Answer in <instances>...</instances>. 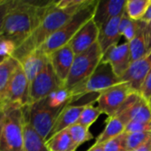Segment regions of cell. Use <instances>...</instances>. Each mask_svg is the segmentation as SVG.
Listing matches in <instances>:
<instances>
[{"instance_id":"cell-1","label":"cell","mask_w":151,"mask_h":151,"mask_svg":"<svg viewBox=\"0 0 151 151\" xmlns=\"http://www.w3.org/2000/svg\"><path fill=\"white\" fill-rule=\"evenodd\" d=\"M50 2L12 0L0 35L19 47L39 26Z\"/></svg>"},{"instance_id":"cell-2","label":"cell","mask_w":151,"mask_h":151,"mask_svg":"<svg viewBox=\"0 0 151 151\" xmlns=\"http://www.w3.org/2000/svg\"><path fill=\"white\" fill-rule=\"evenodd\" d=\"M84 4L61 9L55 5L54 1H51L47 12L39 26L19 47H17L13 58L19 62L28 53L38 49L52 34L63 27Z\"/></svg>"},{"instance_id":"cell-3","label":"cell","mask_w":151,"mask_h":151,"mask_svg":"<svg viewBox=\"0 0 151 151\" xmlns=\"http://www.w3.org/2000/svg\"><path fill=\"white\" fill-rule=\"evenodd\" d=\"M97 0H89L63 27L52 34L38 49L48 57L53 51L68 44L77 32L93 19Z\"/></svg>"},{"instance_id":"cell-4","label":"cell","mask_w":151,"mask_h":151,"mask_svg":"<svg viewBox=\"0 0 151 151\" xmlns=\"http://www.w3.org/2000/svg\"><path fill=\"white\" fill-rule=\"evenodd\" d=\"M23 107H4L0 151H23Z\"/></svg>"},{"instance_id":"cell-5","label":"cell","mask_w":151,"mask_h":151,"mask_svg":"<svg viewBox=\"0 0 151 151\" xmlns=\"http://www.w3.org/2000/svg\"><path fill=\"white\" fill-rule=\"evenodd\" d=\"M122 82L121 78L114 73L111 65L101 61L95 72L88 79L69 89L71 94V104L86 95L93 93L99 94Z\"/></svg>"},{"instance_id":"cell-6","label":"cell","mask_w":151,"mask_h":151,"mask_svg":"<svg viewBox=\"0 0 151 151\" xmlns=\"http://www.w3.org/2000/svg\"><path fill=\"white\" fill-rule=\"evenodd\" d=\"M103 58V51L96 42L87 50L75 56L69 75L63 87L71 89L88 79L97 68Z\"/></svg>"},{"instance_id":"cell-7","label":"cell","mask_w":151,"mask_h":151,"mask_svg":"<svg viewBox=\"0 0 151 151\" xmlns=\"http://www.w3.org/2000/svg\"><path fill=\"white\" fill-rule=\"evenodd\" d=\"M25 109L31 126L46 142L50 136L54 123L63 108H50L47 104L46 98H44L30 105H26Z\"/></svg>"},{"instance_id":"cell-8","label":"cell","mask_w":151,"mask_h":151,"mask_svg":"<svg viewBox=\"0 0 151 151\" xmlns=\"http://www.w3.org/2000/svg\"><path fill=\"white\" fill-rule=\"evenodd\" d=\"M136 93L129 83L122 82L113 87H111L96 96L97 108L103 114L107 115V118H111L120 110L128 98Z\"/></svg>"},{"instance_id":"cell-9","label":"cell","mask_w":151,"mask_h":151,"mask_svg":"<svg viewBox=\"0 0 151 151\" xmlns=\"http://www.w3.org/2000/svg\"><path fill=\"white\" fill-rule=\"evenodd\" d=\"M28 89L29 84L19 63L11 77L0 104L3 107L10 105H19L23 107L27 105Z\"/></svg>"},{"instance_id":"cell-10","label":"cell","mask_w":151,"mask_h":151,"mask_svg":"<svg viewBox=\"0 0 151 151\" xmlns=\"http://www.w3.org/2000/svg\"><path fill=\"white\" fill-rule=\"evenodd\" d=\"M61 87L63 85L56 76L49 62L44 69L29 84L27 105L48 97L52 92Z\"/></svg>"},{"instance_id":"cell-11","label":"cell","mask_w":151,"mask_h":151,"mask_svg":"<svg viewBox=\"0 0 151 151\" xmlns=\"http://www.w3.org/2000/svg\"><path fill=\"white\" fill-rule=\"evenodd\" d=\"M115 116H119L127 125L129 122L150 121V104L139 93H134L128 98Z\"/></svg>"},{"instance_id":"cell-12","label":"cell","mask_w":151,"mask_h":151,"mask_svg":"<svg viewBox=\"0 0 151 151\" xmlns=\"http://www.w3.org/2000/svg\"><path fill=\"white\" fill-rule=\"evenodd\" d=\"M101 61L109 64L114 73L121 78L132 64L128 42L113 45L109 48L104 52Z\"/></svg>"},{"instance_id":"cell-13","label":"cell","mask_w":151,"mask_h":151,"mask_svg":"<svg viewBox=\"0 0 151 151\" xmlns=\"http://www.w3.org/2000/svg\"><path fill=\"white\" fill-rule=\"evenodd\" d=\"M74 58L75 54L69 44L59 48L49 55V62L63 86L69 75Z\"/></svg>"},{"instance_id":"cell-14","label":"cell","mask_w":151,"mask_h":151,"mask_svg":"<svg viewBox=\"0 0 151 151\" xmlns=\"http://www.w3.org/2000/svg\"><path fill=\"white\" fill-rule=\"evenodd\" d=\"M150 70L151 51L142 58L133 62L127 71L121 76V80L123 82L129 83L132 88L139 93Z\"/></svg>"},{"instance_id":"cell-15","label":"cell","mask_w":151,"mask_h":151,"mask_svg":"<svg viewBox=\"0 0 151 151\" xmlns=\"http://www.w3.org/2000/svg\"><path fill=\"white\" fill-rule=\"evenodd\" d=\"M99 27L95 21L90 19L73 36L68 43L73 50L75 56L87 50L98 40Z\"/></svg>"},{"instance_id":"cell-16","label":"cell","mask_w":151,"mask_h":151,"mask_svg":"<svg viewBox=\"0 0 151 151\" xmlns=\"http://www.w3.org/2000/svg\"><path fill=\"white\" fill-rule=\"evenodd\" d=\"M126 0H100L97 1L93 20L98 27L111 19L122 14L126 8Z\"/></svg>"},{"instance_id":"cell-17","label":"cell","mask_w":151,"mask_h":151,"mask_svg":"<svg viewBox=\"0 0 151 151\" xmlns=\"http://www.w3.org/2000/svg\"><path fill=\"white\" fill-rule=\"evenodd\" d=\"M19 63L25 73L28 84H30L47 65L49 63V57L40 49H36L28 53L19 61Z\"/></svg>"},{"instance_id":"cell-18","label":"cell","mask_w":151,"mask_h":151,"mask_svg":"<svg viewBox=\"0 0 151 151\" xmlns=\"http://www.w3.org/2000/svg\"><path fill=\"white\" fill-rule=\"evenodd\" d=\"M123 13L111 19L101 27H99V35L97 42L103 51V54L111 46L118 44L121 36L119 32V26Z\"/></svg>"},{"instance_id":"cell-19","label":"cell","mask_w":151,"mask_h":151,"mask_svg":"<svg viewBox=\"0 0 151 151\" xmlns=\"http://www.w3.org/2000/svg\"><path fill=\"white\" fill-rule=\"evenodd\" d=\"M84 107H85V104H80V105L67 104V105H65L62 109L60 113L58 114V116L54 123V126L51 129L49 138L65 129H67L71 126L76 124L78 122L80 115H81V111H83Z\"/></svg>"},{"instance_id":"cell-20","label":"cell","mask_w":151,"mask_h":151,"mask_svg":"<svg viewBox=\"0 0 151 151\" xmlns=\"http://www.w3.org/2000/svg\"><path fill=\"white\" fill-rule=\"evenodd\" d=\"M23 151H49L46 142L31 126L23 107Z\"/></svg>"},{"instance_id":"cell-21","label":"cell","mask_w":151,"mask_h":151,"mask_svg":"<svg viewBox=\"0 0 151 151\" xmlns=\"http://www.w3.org/2000/svg\"><path fill=\"white\" fill-rule=\"evenodd\" d=\"M131 55L132 63L137 61L147 54L148 51V40H147V23L140 20L139 27L134 38L128 42Z\"/></svg>"},{"instance_id":"cell-22","label":"cell","mask_w":151,"mask_h":151,"mask_svg":"<svg viewBox=\"0 0 151 151\" xmlns=\"http://www.w3.org/2000/svg\"><path fill=\"white\" fill-rule=\"evenodd\" d=\"M105 123L106 126L104 131L96 138L95 143H104L107 141L122 134L125 132L127 126V124L119 116L107 118Z\"/></svg>"},{"instance_id":"cell-23","label":"cell","mask_w":151,"mask_h":151,"mask_svg":"<svg viewBox=\"0 0 151 151\" xmlns=\"http://www.w3.org/2000/svg\"><path fill=\"white\" fill-rule=\"evenodd\" d=\"M49 151H76L78 149L73 142L67 129H65L46 141Z\"/></svg>"},{"instance_id":"cell-24","label":"cell","mask_w":151,"mask_h":151,"mask_svg":"<svg viewBox=\"0 0 151 151\" xmlns=\"http://www.w3.org/2000/svg\"><path fill=\"white\" fill-rule=\"evenodd\" d=\"M19 65V62L13 57L6 58L0 64V102L11 80V77Z\"/></svg>"},{"instance_id":"cell-25","label":"cell","mask_w":151,"mask_h":151,"mask_svg":"<svg viewBox=\"0 0 151 151\" xmlns=\"http://www.w3.org/2000/svg\"><path fill=\"white\" fill-rule=\"evenodd\" d=\"M151 0H127L125 12L133 20L140 21L144 17Z\"/></svg>"},{"instance_id":"cell-26","label":"cell","mask_w":151,"mask_h":151,"mask_svg":"<svg viewBox=\"0 0 151 151\" xmlns=\"http://www.w3.org/2000/svg\"><path fill=\"white\" fill-rule=\"evenodd\" d=\"M46 100L48 105L52 109L64 108L65 105L71 104L70 90L65 87H61L46 97Z\"/></svg>"},{"instance_id":"cell-27","label":"cell","mask_w":151,"mask_h":151,"mask_svg":"<svg viewBox=\"0 0 151 151\" xmlns=\"http://www.w3.org/2000/svg\"><path fill=\"white\" fill-rule=\"evenodd\" d=\"M67 131L77 148H79L83 143L94 139V135L90 133L89 128H87L79 123H76L68 127Z\"/></svg>"},{"instance_id":"cell-28","label":"cell","mask_w":151,"mask_h":151,"mask_svg":"<svg viewBox=\"0 0 151 151\" xmlns=\"http://www.w3.org/2000/svg\"><path fill=\"white\" fill-rule=\"evenodd\" d=\"M101 114L103 113L97 107H95L91 103L87 104H85V107L81 111L77 123L84 126L87 128H89L97 120Z\"/></svg>"},{"instance_id":"cell-29","label":"cell","mask_w":151,"mask_h":151,"mask_svg":"<svg viewBox=\"0 0 151 151\" xmlns=\"http://www.w3.org/2000/svg\"><path fill=\"white\" fill-rule=\"evenodd\" d=\"M126 134V150L133 151L151 139V133L149 132H135Z\"/></svg>"},{"instance_id":"cell-30","label":"cell","mask_w":151,"mask_h":151,"mask_svg":"<svg viewBox=\"0 0 151 151\" xmlns=\"http://www.w3.org/2000/svg\"><path fill=\"white\" fill-rule=\"evenodd\" d=\"M104 151H127L126 150V134L107 141L104 143Z\"/></svg>"},{"instance_id":"cell-31","label":"cell","mask_w":151,"mask_h":151,"mask_svg":"<svg viewBox=\"0 0 151 151\" xmlns=\"http://www.w3.org/2000/svg\"><path fill=\"white\" fill-rule=\"evenodd\" d=\"M135 132H149L151 133V120L145 122H129L126 126L124 133H135Z\"/></svg>"},{"instance_id":"cell-32","label":"cell","mask_w":151,"mask_h":151,"mask_svg":"<svg viewBox=\"0 0 151 151\" xmlns=\"http://www.w3.org/2000/svg\"><path fill=\"white\" fill-rule=\"evenodd\" d=\"M138 27H139V21L132 20L130 22V24L125 28V30L123 31L122 35L126 38L127 42H131L134 38V36H135V35L137 33Z\"/></svg>"},{"instance_id":"cell-33","label":"cell","mask_w":151,"mask_h":151,"mask_svg":"<svg viewBox=\"0 0 151 151\" xmlns=\"http://www.w3.org/2000/svg\"><path fill=\"white\" fill-rule=\"evenodd\" d=\"M139 94L150 103V100L151 99V70L150 73L148 74L146 80L144 81L141 90L139 92Z\"/></svg>"},{"instance_id":"cell-34","label":"cell","mask_w":151,"mask_h":151,"mask_svg":"<svg viewBox=\"0 0 151 151\" xmlns=\"http://www.w3.org/2000/svg\"><path fill=\"white\" fill-rule=\"evenodd\" d=\"M12 0H0V35L3 30L4 19L12 5Z\"/></svg>"},{"instance_id":"cell-35","label":"cell","mask_w":151,"mask_h":151,"mask_svg":"<svg viewBox=\"0 0 151 151\" xmlns=\"http://www.w3.org/2000/svg\"><path fill=\"white\" fill-rule=\"evenodd\" d=\"M133 151H151V139L142 143L141 146H139L137 149L134 150Z\"/></svg>"},{"instance_id":"cell-36","label":"cell","mask_w":151,"mask_h":151,"mask_svg":"<svg viewBox=\"0 0 151 151\" xmlns=\"http://www.w3.org/2000/svg\"><path fill=\"white\" fill-rule=\"evenodd\" d=\"M147 40H148V51H151V23L147 24Z\"/></svg>"},{"instance_id":"cell-37","label":"cell","mask_w":151,"mask_h":151,"mask_svg":"<svg viewBox=\"0 0 151 151\" xmlns=\"http://www.w3.org/2000/svg\"><path fill=\"white\" fill-rule=\"evenodd\" d=\"M142 21H143V22H145L147 24L151 23V3L150 6H149V8H148V10H147V12H146V13H145V15H144V17L142 18Z\"/></svg>"},{"instance_id":"cell-38","label":"cell","mask_w":151,"mask_h":151,"mask_svg":"<svg viewBox=\"0 0 151 151\" xmlns=\"http://www.w3.org/2000/svg\"><path fill=\"white\" fill-rule=\"evenodd\" d=\"M87 151H104V143H95Z\"/></svg>"},{"instance_id":"cell-39","label":"cell","mask_w":151,"mask_h":151,"mask_svg":"<svg viewBox=\"0 0 151 151\" xmlns=\"http://www.w3.org/2000/svg\"><path fill=\"white\" fill-rule=\"evenodd\" d=\"M4 116V107L0 104V140H1V134H2V127H3Z\"/></svg>"},{"instance_id":"cell-40","label":"cell","mask_w":151,"mask_h":151,"mask_svg":"<svg viewBox=\"0 0 151 151\" xmlns=\"http://www.w3.org/2000/svg\"><path fill=\"white\" fill-rule=\"evenodd\" d=\"M5 59H6V58H4V57H1V56H0V64H1L3 61H4Z\"/></svg>"},{"instance_id":"cell-41","label":"cell","mask_w":151,"mask_h":151,"mask_svg":"<svg viewBox=\"0 0 151 151\" xmlns=\"http://www.w3.org/2000/svg\"><path fill=\"white\" fill-rule=\"evenodd\" d=\"M2 40H3V37H2V36L0 35V42H1V41H2Z\"/></svg>"},{"instance_id":"cell-42","label":"cell","mask_w":151,"mask_h":151,"mask_svg":"<svg viewBox=\"0 0 151 151\" xmlns=\"http://www.w3.org/2000/svg\"><path fill=\"white\" fill-rule=\"evenodd\" d=\"M150 107H151V99L150 100Z\"/></svg>"}]
</instances>
